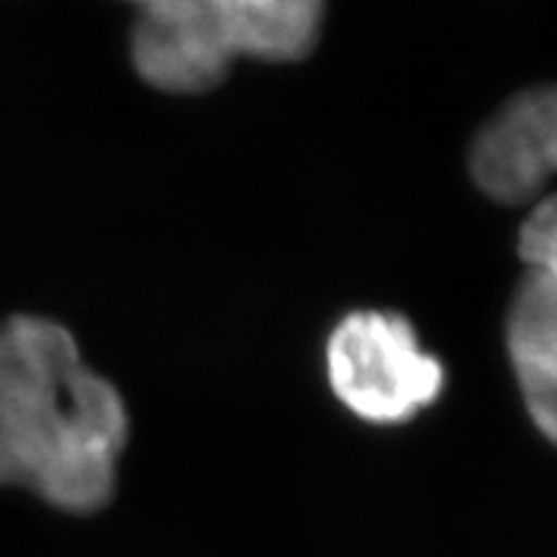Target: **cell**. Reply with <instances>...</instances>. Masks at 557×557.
<instances>
[{
    "label": "cell",
    "instance_id": "obj_3",
    "mask_svg": "<svg viewBox=\"0 0 557 557\" xmlns=\"http://www.w3.org/2000/svg\"><path fill=\"white\" fill-rule=\"evenodd\" d=\"M470 173L502 205L535 201L518 252L532 275L557 286V85L518 94L481 127Z\"/></svg>",
    "mask_w": 557,
    "mask_h": 557
},
{
    "label": "cell",
    "instance_id": "obj_5",
    "mask_svg": "<svg viewBox=\"0 0 557 557\" xmlns=\"http://www.w3.org/2000/svg\"><path fill=\"white\" fill-rule=\"evenodd\" d=\"M507 348L532 422L557 445V286L527 275L507 314Z\"/></svg>",
    "mask_w": 557,
    "mask_h": 557
},
{
    "label": "cell",
    "instance_id": "obj_2",
    "mask_svg": "<svg viewBox=\"0 0 557 557\" xmlns=\"http://www.w3.org/2000/svg\"><path fill=\"white\" fill-rule=\"evenodd\" d=\"M325 0H148L131 40L134 65L170 94L219 85L238 57L269 63L314 49Z\"/></svg>",
    "mask_w": 557,
    "mask_h": 557
},
{
    "label": "cell",
    "instance_id": "obj_1",
    "mask_svg": "<svg viewBox=\"0 0 557 557\" xmlns=\"http://www.w3.org/2000/svg\"><path fill=\"white\" fill-rule=\"evenodd\" d=\"M125 442L122 396L83 366L63 325L32 314L0 323V487L97 512L111 502Z\"/></svg>",
    "mask_w": 557,
    "mask_h": 557
},
{
    "label": "cell",
    "instance_id": "obj_4",
    "mask_svg": "<svg viewBox=\"0 0 557 557\" xmlns=\"http://www.w3.org/2000/svg\"><path fill=\"white\" fill-rule=\"evenodd\" d=\"M325 374L334 396L368 424L417 419L445 391V366L419 343L403 314L351 311L325 339Z\"/></svg>",
    "mask_w": 557,
    "mask_h": 557
}]
</instances>
